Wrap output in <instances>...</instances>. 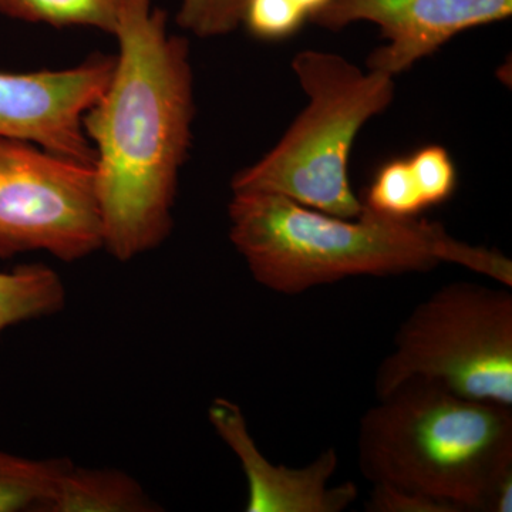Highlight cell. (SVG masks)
Masks as SVG:
<instances>
[{"label": "cell", "mask_w": 512, "mask_h": 512, "mask_svg": "<svg viewBox=\"0 0 512 512\" xmlns=\"http://www.w3.org/2000/svg\"><path fill=\"white\" fill-rule=\"evenodd\" d=\"M106 89L86 111L103 248L121 262L163 244L191 146L194 74L187 40L153 0H121Z\"/></svg>", "instance_id": "obj_1"}, {"label": "cell", "mask_w": 512, "mask_h": 512, "mask_svg": "<svg viewBox=\"0 0 512 512\" xmlns=\"http://www.w3.org/2000/svg\"><path fill=\"white\" fill-rule=\"evenodd\" d=\"M229 238L258 284L296 295L350 276H392L456 264L512 288L497 249L451 237L439 222L392 218L363 207L340 218L271 192H232Z\"/></svg>", "instance_id": "obj_2"}, {"label": "cell", "mask_w": 512, "mask_h": 512, "mask_svg": "<svg viewBox=\"0 0 512 512\" xmlns=\"http://www.w3.org/2000/svg\"><path fill=\"white\" fill-rule=\"evenodd\" d=\"M363 477L430 495L458 511L511 512L512 407L413 379L359 423Z\"/></svg>", "instance_id": "obj_3"}, {"label": "cell", "mask_w": 512, "mask_h": 512, "mask_svg": "<svg viewBox=\"0 0 512 512\" xmlns=\"http://www.w3.org/2000/svg\"><path fill=\"white\" fill-rule=\"evenodd\" d=\"M292 69L308 104L269 153L234 175L231 190L271 192L335 217H359L350 154L367 121L393 103L394 77L313 49L293 57Z\"/></svg>", "instance_id": "obj_4"}, {"label": "cell", "mask_w": 512, "mask_h": 512, "mask_svg": "<svg viewBox=\"0 0 512 512\" xmlns=\"http://www.w3.org/2000/svg\"><path fill=\"white\" fill-rule=\"evenodd\" d=\"M379 369L377 399L413 379L478 402L512 407L510 288L454 282L419 303Z\"/></svg>", "instance_id": "obj_5"}, {"label": "cell", "mask_w": 512, "mask_h": 512, "mask_svg": "<svg viewBox=\"0 0 512 512\" xmlns=\"http://www.w3.org/2000/svg\"><path fill=\"white\" fill-rule=\"evenodd\" d=\"M100 248L93 165L0 137V259L45 251L74 262Z\"/></svg>", "instance_id": "obj_6"}, {"label": "cell", "mask_w": 512, "mask_h": 512, "mask_svg": "<svg viewBox=\"0 0 512 512\" xmlns=\"http://www.w3.org/2000/svg\"><path fill=\"white\" fill-rule=\"evenodd\" d=\"M113 56L96 55L64 70L0 72V137L18 138L50 153L94 164L83 117L109 83Z\"/></svg>", "instance_id": "obj_7"}, {"label": "cell", "mask_w": 512, "mask_h": 512, "mask_svg": "<svg viewBox=\"0 0 512 512\" xmlns=\"http://www.w3.org/2000/svg\"><path fill=\"white\" fill-rule=\"evenodd\" d=\"M511 13L512 0H329L309 20L335 32L356 22L373 23L384 45L367 59V69L396 77L460 33Z\"/></svg>", "instance_id": "obj_8"}, {"label": "cell", "mask_w": 512, "mask_h": 512, "mask_svg": "<svg viewBox=\"0 0 512 512\" xmlns=\"http://www.w3.org/2000/svg\"><path fill=\"white\" fill-rule=\"evenodd\" d=\"M208 419L221 440L238 457L248 483L247 512H340L355 503L356 485L329 487L338 470V453L323 451L309 466H274L256 447L238 404L215 399Z\"/></svg>", "instance_id": "obj_9"}, {"label": "cell", "mask_w": 512, "mask_h": 512, "mask_svg": "<svg viewBox=\"0 0 512 512\" xmlns=\"http://www.w3.org/2000/svg\"><path fill=\"white\" fill-rule=\"evenodd\" d=\"M133 477L110 468H83L67 461L43 512L160 511Z\"/></svg>", "instance_id": "obj_10"}, {"label": "cell", "mask_w": 512, "mask_h": 512, "mask_svg": "<svg viewBox=\"0 0 512 512\" xmlns=\"http://www.w3.org/2000/svg\"><path fill=\"white\" fill-rule=\"evenodd\" d=\"M66 289L45 264L16 266L0 272V333L10 326L62 311Z\"/></svg>", "instance_id": "obj_11"}, {"label": "cell", "mask_w": 512, "mask_h": 512, "mask_svg": "<svg viewBox=\"0 0 512 512\" xmlns=\"http://www.w3.org/2000/svg\"><path fill=\"white\" fill-rule=\"evenodd\" d=\"M121 0H0V15L53 28H92L113 35Z\"/></svg>", "instance_id": "obj_12"}, {"label": "cell", "mask_w": 512, "mask_h": 512, "mask_svg": "<svg viewBox=\"0 0 512 512\" xmlns=\"http://www.w3.org/2000/svg\"><path fill=\"white\" fill-rule=\"evenodd\" d=\"M69 460H33L0 450V512H43Z\"/></svg>", "instance_id": "obj_13"}, {"label": "cell", "mask_w": 512, "mask_h": 512, "mask_svg": "<svg viewBox=\"0 0 512 512\" xmlns=\"http://www.w3.org/2000/svg\"><path fill=\"white\" fill-rule=\"evenodd\" d=\"M362 202L367 210L392 218H416L431 208L409 158L382 165Z\"/></svg>", "instance_id": "obj_14"}, {"label": "cell", "mask_w": 512, "mask_h": 512, "mask_svg": "<svg viewBox=\"0 0 512 512\" xmlns=\"http://www.w3.org/2000/svg\"><path fill=\"white\" fill-rule=\"evenodd\" d=\"M245 5L247 0H181L177 22L201 39L227 36L241 26Z\"/></svg>", "instance_id": "obj_15"}, {"label": "cell", "mask_w": 512, "mask_h": 512, "mask_svg": "<svg viewBox=\"0 0 512 512\" xmlns=\"http://www.w3.org/2000/svg\"><path fill=\"white\" fill-rule=\"evenodd\" d=\"M306 20L293 0H247L241 26L256 39L278 42L299 32Z\"/></svg>", "instance_id": "obj_16"}, {"label": "cell", "mask_w": 512, "mask_h": 512, "mask_svg": "<svg viewBox=\"0 0 512 512\" xmlns=\"http://www.w3.org/2000/svg\"><path fill=\"white\" fill-rule=\"evenodd\" d=\"M409 160L426 192L430 207L443 204L453 197L457 187V170L446 148L426 146L417 150Z\"/></svg>", "instance_id": "obj_17"}, {"label": "cell", "mask_w": 512, "mask_h": 512, "mask_svg": "<svg viewBox=\"0 0 512 512\" xmlns=\"http://www.w3.org/2000/svg\"><path fill=\"white\" fill-rule=\"evenodd\" d=\"M369 512H460L453 505L417 491L389 484H373L365 505Z\"/></svg>", "instance_id": "obj_18"}, {"label": "cell", "mask_w": 512, "mask_h": 512, "mask_svg": "<svg viewBox=\"0 0 512 512\" xmlns=\"http://www.w3.org/2000/svg\"><path fill=\"white\" fill-rule=\"evenodd\" d=\"M296 5L303 10L311 19L315 13H318L320 9L325 8L328 5L329 0H293Z\"/></svg>", "instance_id": "obj_19"}]
</instances>
